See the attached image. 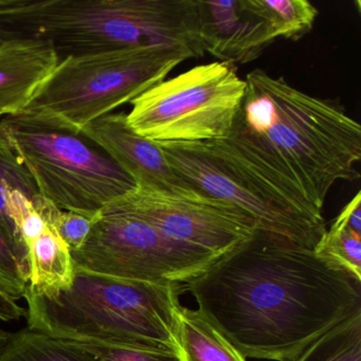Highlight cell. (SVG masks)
Here are the masks:
<instances>
[{
  "mask_svg": "<svg viewBox=\"0 0 361 361\" xmlns=\"http://www.w3.org/2000/svg\"><path fill=\"white\" fill-rule=\"evenodd\" d=\"M183 289L245 358L289 361L361 312V281L314 249L259 229Z\"/></svg>",
  "mask_w": 361,
  "mask_h": 361,
  "instance_id": "6da1fadb",
  "label": "cell"
},
{
  "mask_svg": "<svg viewBox=\"0 0 361 361\" xmlns=\"http://www.w3.org/2000/svg\"><path fill=\"white\" fill-rule=\"evenodd\" d=\"M245 81L231 130L207 147L274 206L324 233L329 190L360 177V126L338 101L310 96L261 69Z\"/></svg>",
  "mask_w": 361,
  "mask_h": 361,
  "instance_id": "7a4b0ae2",
  "label": "cell"
},
{
  "mask_svg": "<svg viewBox=\"0 0 361 361\" xmlns=\"http://www.w3.org/2000/svg\"><path fill=\"white\" fill-rule=\"evenodd\" d=\"M35 39L60 61L132 47L204 56L196 0H0V39Z\"/></svg>",
  "mask_w": 361,
  "mask_h": 361,
  "instance_id": "3957f363",
  "label": "cell"
},
{
  "mask_svg": "<svg viewBox=\"0 0 361 361\" xmlns=\"http://www.w3.org/2000/svg\"><path fill=\"white\" fill-rule=\"evenodd\" d=\"M178 283L124 280L75 268L69 288L39 293L27 287L28 329L75 342L180 355Z\"/></svg>",
  "mask_w": 361,
  "mask_h": 361,
  "instance_id": "277c9868",
  "label": "cell"
},
{
  "mask_svg": "<svg viewBox=\"0 0 361 361\" xmlns=\"http://www.w3.org/2000/svg\"><path fill=\"white\" fill-rule=\"evenodd\" d=\"M0 126L39 193L61 210L94 217L136 188L82 130L27 113L3 118Z\"/></svg>",
  "mask_w": 361,
  "mask_h": 361,
  "instance_id": "5b68a950",
  "label": "cell"
},
{
  "mask_svg": "<svg viewBox=\"0 0 361 361\" xmlns=\"http://www.w3.org/2000/svg\"><path fill=\"white\" fill-rule=\"evenodd\" d=\"M193 58L183 49L132 47L60 61L22 113L82 130L164 81Z\"/></svg>",
  "mask_w": 361,
  "mask_h": 361,
  "instance_id": "8992f818",
  "label": "cell"
},
{
  "mask_svg": "<svg viewBox=\"0 0 361 361\" xmlns=\"http://www.w3.org/2000/svg\"><path fill=\"white\" fill-rule=\"evenodd\" d=\"M246 88L230 63L200 65L137 97L128 122L155 142L219 140L231 130Z\"/></svg>",
  "mask_w": 361,
  "mask_h": 361,
  "instance_id": "52a82bcc",
  "label": "cell"
},
{
  "mask_svg": "<svg viewBox=\"0 0 361 361\" xmlns=\"http://www.w3.org/2000/svg\"><path fill=\"white\" fill-rule=\"evenodd\" d=\"M77 269L147 283L185 284L219 257L171 240L140 217L109 202L85 242L71 250Z\"/></svg>",
  "mask_w": 361,
  "mask_h": 361,
  "instance_id": "ba28073f",
  "label": "cell"
},
{
  "mask_svg": "<svg viewBox=\"0 0 361 361\" xmlns=\"http://www.w3.org/2000/svg\"><path fill=\"white\" fill-rule=\"evenodd\" d=\"M115 200L171 240L215 257L259 229L255 219L238 207L193 189L136 187Z\"/></svg>",
  "mask_w": 361,
  "mask_h": 361,
  "instance_id": "9c48e42d",
  "label": "cell"
},
{
  "mask_svg": "<svg viewBox=\"0 0 361 361\" xmlns=\"http://www.w3.org/2000/svg\"><path fill=\"white\" fill-rule=\"evenodd\" d=\"M177 176L191 189L225 200L252 217L257 227L314 249L320 238L266 200L204 142H157Z\"/></svg>",
  "mask_w": 361,
  "mask_h": 361,
  "instance_id": "30bf717a",
  "label": "cell"
},
{
  "mask_svg": "<svg viewBox=\"0 0 361 361\" xmlns=\"http://www.w3.org/2000/svg\"><path fill=\"white\" fill-rule=\"evenodd\" d=\"M136 183L149 189H191L171 168L155 141L137 134L126 114H109L82 130Z\"/></svg>",
  "mask_w": 361,
  "mask_h": 361,
  "instance_id": "8fae6325",
  "label": "cell"
},
{
  "mask_svg": "<svg viewBox=\"0 0 361 361\" xmlns=\"http://www.w3.org/2000/svg\"><path fill=\"white\" fill-rule=\"evenodd\" d=\"M206 52L221 62H250L272 43L264 23L248 11L244 0H197Z\"/></svg>",
  "mask_w": 361,
  "mask_h": 361,
  "instance_id": "7c38bea8",
  "label": "cell"
},
{
  "mask_svg": "<svg viewBox=\"0 0 361 361\" xmlns=\"http://www.w3.org/2000/svg\"><path fill=\"white\" fill-rule=\"evenodd\" d=\"M59 63L48 42L0 39V119L24 111Z\"/></svg>",
  "mask_w": 361,
  "mask_h": 361,
  "instance_id": "4fadbf2b",
  "label": "cell"
},
{
  "mask_svg": "<svg viewBox=\"0 0 361 361\" xmlns=\"http://www.w3.org/2000/svg\"><path fill=\"white\" fill-rule=\"evenodd\" d=\"M26 249L30 290L54 293L71 286L75 267L71 248L49 223Z\"/></svg>",
  "mask_w": 361,
  "mask_h": 361,
  "instance_id": "5bb4252c",
  "label": "cell"
},
{
  "mask_svg": "<svg viewBox=\"0 0 361 361\" xmlns=\"http://www.w3.org/2000/svg\"><path fill=\"white\" fill-rule=\"evenodd\" d=\"M178 340L183 361H246L198 310L179 307Z\"/></svg>",
  "mask_w": 361,
  "mask_h": 361,
  "instance_id": "9a60e30c",
  "label": "cell"
},
{
  "mask_svg": "<svg viewBox=\"0 0 361 361\" xmlns=\"http://www.w3.org/2000/svg\"><path fill=\"white\" fill-rule=\"evenodd\" d=\"M249 12L264 23L272 42L298 41L312 31L318 10L307 0H244Z\"/></svg>",
  "mask_w": 361,
  "mask_h": 361,
  "instance_id": "2e32d148",
  "label": "cell"
},
{
  "mask_svg": "<svg viewBox=\"0 0 361 361\" xmlns=\"http://www.w3.org/2000/svg\"><path fill=\"white\" fill-rule=\"evenodd\" d=\"M0 361H101L96 355L75 342L50 337L24 329L12 334L0 352Z\"/></svg>",
  "mask_w": 361,
  "mask_h": 361,
  "instance_id": "e0dca14e",
  "label": "cell"
},
{
  "mask_svg": "<svg viewBox=\"0 0 361 361\" xmlns=\"http://www.w3.org/2000/svg\"><path fill=\"white\" fill-rule=\"evenodd\" d=\"M289 361H361V312L329 329Z\"/></svg>",
  "mask_w": 361,
  "mask_h": 361,
  "instance_id": "ac0fdd59",
  "label": "cell"
},
{
  "mask_svg": "<svg viewBox=\"0 0 361 361\" xmlns=\"http://www.w3.org/2000/svg\"><path fill=\"white\" fill-rule=\"evenodd\" d=\"M9 190H18L31 200L41 195L32 176L16 156L0 126V224L27 255L26 248L20 242L16 226L8 215L7 192Z\"/></svg>",
  "mask_w": 361,
  "mask_h": 361,
  "instance_id": "d6986e66",
  "label": "cell"
},
{
  "mask_svg": "<svg viewBox=\"0 0 361 361\" xmlns=\"http://www.w3.org/2000/svg\"><path fill=\"white\" fill-rule=\"evenodd\" d=\"M314 250L361 281V232L353 229L341 213L324 232Z\"/></svg>",
  "mask_w": 361,
  "mask_h": 361,
  "instance_id": "ffe728a7",
  "label": "cell"
},
{
  "mask_svg": "<svg viewBox=\"0 0 361 361\" xmlns=\"http://www.w3.org/2000/svg\"><path fill=\"white\" fill-rule=\"evenodd\" d=\"M28 285L27 255L0 224V287L18 301L25 297Z\"/></svg>",
  "mask_w": 361,
  "mask_h": 361,
  "instance_id": "44dd1931",
  "label": "cell"
},
{
  "mask_svg": "<svg viewBox=\"0 0 361 361\" xmlns=\"http://www.w3.org/2000/svg\"><path fill=\"white\" fill-rule=\"evenodd\" d=\"M79 344L96 355L101 361H183L180 355L166 350H141L100 344Z\"/></svg>",
  "mask_w": 361,
  "mask_h": 361,
  "instance_id": "7402d4cb",
  "label": "cell"
},
{
  "mask_svg": "<svg viewBox=\"0 0 361 361\" xmlns=\"http://www.w3.org/2000/svg\"><path fill=\"white\" fill-rule=\"evenodd\" d=\"M26 317V308L20 306L0 287V320L5 322L20 321Z\"/></svg>",
  "mask_w": 361,
  "mask_h": 361,
  "instance_id": "603a6c76",
  "label": "cell"
},
{
  "mask_svg": "<svg viewBox=\"0 0 361 361\" xmlns=\"http://www.w3.org/2000/svg\"><path fill=\"white\" fill-rule=\"evenodd\" d=\"M12 334L13 333H9V331H5V329L0 327V352L3 350V348L7 345L8 342L11 339Z\"/></svg>",
  "mask_w": 361,
  "mask_h": 361,
  "instance_id": "cb8c5ba5",
  "label": "cell"
}]
</instances>
